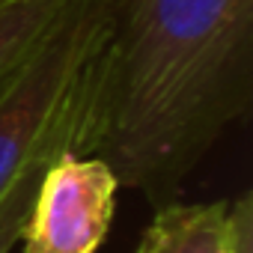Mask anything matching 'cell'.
Masks as SVG:
<instances>
[{
	"instance_id": "1",
	"label": "cell",
	"mask_w": 253,
	"mask_h": 253,
	"mask_svg": "<svg viewBox=\"0 0 253 253\" xmlns=\"http://www.w3.org/2000/svg\"><path fill=\"white\" fill-rule=\"evenodd\" d=\"M250 104L253 0H107L75 155L167 206Z\"/></svg>"
},
{
	"instance_id": "2",
	"label": "cell",
	"mask_w": 253,
	"mask_h": 253,
	"mask_svg": "<svg viewBox=\"0 0 253 253\" xmlns=\"http://www.w3.org/2000/svg\"><path fill=\"white\" fill-rule=\"evenodd\" d=\"M107 30V0H69L63 15L0 92V197L36 161L75 152L84 84Z\"/></svg>"
},
{
	"instance_id": "3",
	"label": "cell",
	"mask_w": 253,
	"mask_h": 253,
	"mask_svg": "<svg viewBox=\"0 0 253 253\" xmlns=\"http://www.w3.org/2000/svg\"><path fill=\"white\" fill-rule=\"evenodd\" d=\"M119 182L89 155H57L36 188L24 226V253H95L116 211Z\"/></svg>"
},
{
	"instance_id": "4",
	"label": "cell",
	"mask_w": 253,
	"mask_h": 253,
	"mask_svg": "<svg viewBox=\"0 0 253 253\" xmlns=\"http://www.w3.org/2000/svg\"><path fill=\"white\" fill-rule=\"evenodd\" d=\"M250 197L158 206L134 253H253Z\"/></svg>"
},
{
	"instance_id": "5",
	"label": "cell",
	"mask_w": 253,
	"mask_h": 253,
	"mask_svg": "<svg viewBox=\"0 0 253 253\" xmlns=\"http://www.w3.org/2000/svg\"><path fill=\"white\" fill-rule=\"evenodd\" d=\"M69 0H0V92L51 33Z\"/></svg>"
},
{
	"instance_id": "6",
	"label": "cell",
	"mask_w": 253,
	"mask_h": 253,
	"mask_svg": "<svg viewBox=\"0 0 253 253\" xmlns=\"http://www.w3.org/2000/svg\"><path fill=\"white\" fill-rule=\"evenodd\" d=\"M63 155V152H60ZM57 155L51 158H42L36 161L30 170H24L18 176V182L0 197V253H9L15 247V241H21L24 235V226H27V217H30V209H33V200H36V188H39V179L45 173V167L54 161Z\"/></svg>"
}]
</instances>
